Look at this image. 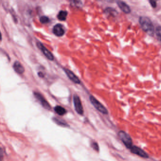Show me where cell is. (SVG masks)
<instances>
[{"mask_svg":"<svg viewBox=\"0 0 161 161\" xmlns=\"http://www.w3.org/2000/svg\"><path fill=\"white\" fill-rule=\"evenodd\" d=\"M68 15L67 11H60L57 15L58 20L60 21H64L66 19Z\"/></svg>","mask_w":161,"mask_h":161,"instance_id":"cell-14","label":"cell"},{"mask_svg":"<svg viewBox=\"0 0 161 161\" xmlns=\"http://www.w3.org/2000/svg\"><path fill=\"white\" fill-rule=\"evenodd\" d=\"M89 99H90V102L93 105L99 112L103 115H107L108 113L107 109L99 101H98L94 96H90Z\"/></svg>","mask_w":161,"mask_h":161,"instance_id":"cell-3","label":"cell"},{"mask_svg":"<svg viewBox=\"0 0 161 161\" xmlns=\"http://www.w3.org/2000/svg\"><path fill=\"white\" fill-rule=\"evenodd\" d=\"M34 95L44 108L46 109H51V107L49 103H48V102L46 100V99L44 98L41 94L38 92H34Z\"/></svg>","mask_w":161,"mask_h":161,"instance_id":"cell-5","label":"cell"},{"mask_svg":"<svg viewBox=\"0 0 161 161\" xmlns=\"http://www.w3.org/2000/svg\"><path fill=\"white\" fill-rule=\"evenodd\" d=\"M105 13L107 14H110L111 16H115L117 15V12L115 9L111 8H108L105 10Z\"/></svg>","mask_w":161,"mask_h":161,"instance_id":"cell-15","label":"cell"},{"mask_svg":"<svg viewBox=\"0 0 161 161\" xmlns=\"http://www.w3.org/2000/svg\"><path fill=\"white\" fill-rule=\"evenodd\" d=\"M40 21L42 24L47 23L49 22V19L46 16H43L40 18Z\"/></svg>","mask_w":161,"mask_h":161,"instance_id":"cell-17","label":"cell"},{"mask_svg":"<svg viewBox=\"0 0 161 161\" xmlns=\"http://www.w3.org/2000/svg\"><path fill=\"white\" fill-rule=\"evenodd\" d=\"M38 75H39V76L40 77H44V75L43 73L42 72L38 73Z\"/></svg>","mask_w":161,"mask_h":161,"instance_id":"cell-20","label":"cell"},{"mask_svg":"<svg viewBox=\"0 0 161 161\" xmlns=\"http://www.w3.org/2000/svg\"><path fill=\"white\" fill-rule=\"evenodd\" d=\"M54 111L59 115H63L67 113L66 110L61 106L57 105L54 108Z\"/></svg>","mask_w":161,"mask_h":161,"instance_id":"cell-13","label":"cell"},{"mask_svg":"<svg viewBox=\"0 0 161 161\" xmlns=\"http://www.w3.org/2000/svg\"><path fill=\"white\" fill-rule=\"evenodd\" d=\"M150 5H151V6L154 8H155L157 6V3L156 1H149Z\"/></svg>","mask_w":161,"mask_h":161,"instance_id":"cell-19","label":"cell"},{"mask_svg":"<svg viewBox=\"0 0 161 161\" xmlns=\"http://www.w3.org/2000/svg\"><path fill=\"white\" fill-rule=\"evenodd\" d=\"M73 103L75 109L79 115H83L84 110L80 98L77 95H74L73 96Z\"/></svg>","mask_w":161,"mask_h":161,"instance_id":"cell-4","label":"cell"},{"mask_svg":"<svg viewBox=\"0 0 161 161\" xmlns=\"http://www.w3.org/2000/svg\"><path fill=\"white\" fill-rule=\"evenodd\" d=\"M118 136L120 139L122 140L124 145L128 148L130 149L133 146L132 140L130 136L124 131H120L118 133Z\"/></svg>","mask_w":161,"mask_h":161,"instance_id":"cell-2","label":"cell"},{"mask_svg":"<svg viewBox=\"0 0 161 161\" xmlns=\"http://www.w3.org/2000/svg\"><path fill=\"white\" fill-rule=\"evenodd\" d=\"M139 22L142 29L149 35L153 36L155 33L154 25L149 18L141 16L139 18Z\"/></svg>","mask_w":161,"mask_h":161,"instance_id":"cell-1","label":"cell"},{"mask_svg":"<svg viewBox=\"0 0 161 161\" xmlns=\"http://www.w3.org/2000/svg\"><path fill=\"white\" fill-rule=\"evenodd\" d=\"M91 146L96 151L98 152L99 151L98 144H97L96 142H92L91 143Z\"/></svg>","mask_w":161,"mask_h":161,"instance_id":"cell-18","label":"cell"},{"mask_svg":"<svg viewBox=\"0 0 161 161\" xmlns=\"http://www.w3.org/2000/svg\"><path fill=\"white\" fill-rule=\"evenodd\" d=\"M130 150L132 153L135 154L141 157L144 158H148V155L147 154V153L139 147L135 146H133L130 149Z\"/></svg>","mask_w":161,"mask_h":161,"instance_id":"cell-7","label":"cell"},{"mask_svg":"<svg viewBox=\"0 0 161 161\" xmlns=\"http://www.w3.org/2000/svg\"><path fill=\"white\" fill-rule=\"evenodd\" d=\"M117 4L118 7L123 13L126 14H129L131 12V9L129 6L124 1H118Z\"/></svg>","mask_w":161,"mask_h":161,"instance_id":"cell-10","label":"cell"},{"mask_svg":"<svg viewBox=\"0 0 161 161\" xmlns=\"http://www.w3.org/2000/svg\"><path fill=\"white\" fill-rule=\"evenodd\" d=\"M65 73L67 75L69 79H70L71 81L73 82L75 84H79L80 83V81L79 78L76 76V75L74 74V73L69 70L67 69H64Z\"/></svg>","mask_w":161,"mask_h":161,"instance_id":"cell-9","label":"cell"},{"mask_svg":"<svg viewBox=\"0 0 161 161\" xmlns=\"http://www.w3.org/2000/svg\"><path fill=\"white\" fill-rule=\"evenodd\" d=\"M155 33L157 39L161 44V26H158L157 27H156Z\"/></svg>","mask_w":161,"mask_h":161,"instance_id":"cell-16","label":"cell"},{"mask_svg":"<svg viewBox=\"0 0 161 161\" xmlns=\"http://www.w3.org/2000/svg\"><path fill=\"white\" fill-rule=\"evenodd\" d=\"M53 121H54V122H56L57 124H58V125L62 127H68L69 126L66 122L65 121H63L61 119H59L58 118H56V117H54L53 118Z\"/></svg>","mask_w":161,"mask_h":161,"instance_id":"cell-12","label":"cell"},{"mask_svg":"<svg viewBox=\"0 0 161 161\" xmlns=\"http://www.w3.org/2000/svg\"><path fill=\"white\" fill-rule=\"evenodd\" d=\"M53 33L57 37H62L64 35L65 30L63 25L60 24H57L53 28Z\"/></svg>","mask_w":161,"mask_h":161,"instance_id":"cell-8","label":"cell"},{"mask_svg":"<svg viewBox=\"0 0 161 161\" xmlns=\"http://www.w3.org/2000/svg\"><path fill=\"white\" fill-rule=\"evenodd\" d=\"M37 46L38 47L39 49H40V50L43 52V54L44 56H46L47 59H49L50 60H53L54 59V57L53 56L51 52L48 50L46 47L44 46L43 44H42L40 42H38L37 43Z\"/></svg>","mask_w":161,"mask_h":161,"instance_id":"cell-6","label":"cell"},{"mask_svg":"<svg viewBox=\"0 0 161 161\" xmlns=\"http://www.w3.org/2000/svg\"><path fill=\"white\" fill-rule=\"evenodd\" d=\"M13 68L14 70L18 74H23L25 71V69L24 68V67L18 61H16L14 63Z\"/></svg>","mask_w":161,"mask_h":161,"instance_id":"cell-11","label":"cell"}]
</instances>
